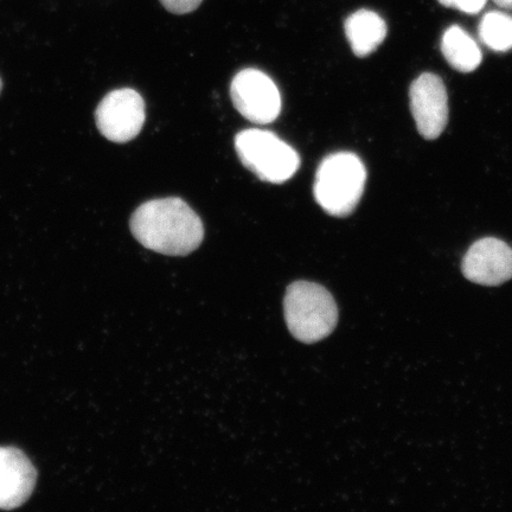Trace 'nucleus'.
<instances>
[{
    "instance_id": "nucleus-1",
    "label": "nucleus",
    "mask_w": 512,
    "mask_h": 512,
    "mask_svg": "<svg viewBox=\"0 0 512 512\" xmlns=\"http://www.w3.org/2000/svg\"><path fill=\"white\" fill-rule=\"evenodd\" d=\"M131 232L139 243L164 255H188L204 238L203 223L181 198H158L134 211Z\"/></svg>"
},
{
    "instance_id": "nucleus-2",
    "label": "nucleus",
    "mask_w": 512,
    "mask_h": 512,
    "mask_svg": "<svg viewBox=\"0 0 512 512\" xmlns=\"http://www.w3.org/2000/svg\"><path fill=\"white\" fill-rule=\"evenodd\" d=\"M284 309L288 330L306 344L330 336L338 322L334 297L324 286L311 281H296L287 287Z\"/></svg>"
},
{
    "instance_id": "nucleus-3",
    "label": "nucleus",
    "mask_w": 512,
    "mask_h": 512,
    "mask_svg": "<svg viewBox=\"0 0 512 512\" xmlns=\"http://www.w3.org/2000/svg\"><path fill=\"white\" fill-rule=\"evenodd\" d=\"M367 182L366 166L354 153L337 152L320 163L316 174L315 198L331 216L354 213Z\"/></svg>"
},
{
    "instance_id": "nucleus-4",
    "label": "nucleus",
    "mask_w": 512,
    "mask_h": 512,
    "mask_svg": "<svg viewBox=\"0 0 512 512\" xmlns=\"http://www.w3.org/2000/svg\"><path fill=\"white\" fill-rule=\"evenodd\" d=\"M235 149L241 163L264 182L283 184L300 166L297 151L270 131L249 128L240 132Z\"/></svg>"
},
{
    "instance_id": "nucleus-5",
    "label": "nucleus",
    "mask_w": 512,
    "mask_h": 512,
    "mask_svg": "<svg viewBox=\"0 0 512 512\" xmlns=\"http://www.w3.org/2000/svg\"><path fill=\"white\" fill-rule=\"evenodd\" d=\"M230 95L236 110L251 123L271 124L281 112L279 89L261 70L248 68L236 74Z\"/></svg>"
},
{
    "instance_id": "nucleus-6",
    "label": "nucleus",
    "mask_w": 512,
    "mask_h": 512,
    "mask_svg": "<svg viewBox=\"0 0 512 512\" xmlns=\"http://www.w3.org/2000/svg\"><path fill=\"white\" fill-rule=\"evenodd\" d=\"M96 126L113 143L131 142L145 123V102L131 88L117 89L101 100L95 112Z\"/></svg>"
},
{
    "instance_id": "nucleus-7",
    "label": "nucleus",
    "mask_w": 512,
    "mask_h": 512,
    "mask_svg": "<svg viewBox=\"0 0 512 512\" xmlns=\"http://www.w3.org/2000/svg\"><path fill=\"white\" fill-rule=\"evenodd\" d=\"M409 98L421 136L427 140L439 138L448 123V100L444 81L432 73L422 74L412 83Z\"/></svg>"
},
{
    "instance_id": "nucleus-8",
    "label": "nucleus",
    "mask_w": 512,
    "mask_h": 512,
    "mask_svg": "<svg viewBox=\"0 0 512 512\" xmlns=\"http://www.w3.org/2000/svg\"><path fill=\"white\" fill-rule=\"evenodd\" d=\"M462 268L472 283L501 285L512 278V248L496 238L478 240L465 254Z\"/></svg>"
},
{
    "instance_id": "nucleus-9",
    "label": "nucleus",
    "mask_w": 512,
    "mask_h": 512,
    "mask_svg": "<svg viewBox=\"0 0 512 512\" xmlns=\"http://www.w3.org/2000/svg\"><path fill=\"white\" fill-rule=\"evenodd\" d=\"M37 472L29 458L15 447H0V509L12 510L28 501Z\"/></svg>"
},
{
    "instance_id": "nucleus-10",
    "label": "nucleus",
    "mask_w": 512,
    "mask_h": 512,
    "mask_svg": "<svg viewBox=\"0 0 512 512\" xmlns=\"http://www.w3.org/2000/svg\"><path fill=\"white\" fill-rule=\"evenodd\" d=\"M352 51L358 57L373 54L387 36V24L380 15L370 10H358L344 24Z\"/></svg>"
},
{
    "instance_id": "nucleus-11",
    "label": "nucleus",
    "mask_w": 512,
    "mask_h": 512,
    "mask_svg": "<svg viewBox=\"0 0 512 512\" xmlns=\"http://www.w3.org/2000/svg\"><path fill=\"white\" fill-rule=\"evenodd\" d=\"M441 50L448 64L460 73L473 72L483 60L477 42L458 25H453L445 31L441 40Z\"/></svg>"
},
{
    "instance_id": "nucleus-12",
    "label": "nucleus",
    "mask_w": 512,
    "mask_h": 512,
    "mask_svg": "<svg viewBox=\"0 0 512 512\" xmlns=\"http://www.w3.org/2000/svg\"><path fill=\"white\" fill-rule=\"evenodd\" d=\"M479 38L497 53L512 49V16L494 11L486 14L479 24Z\"/></svg>"
},
{
    "instance_id": "nucleus-13",
    "label": "nucleus",
    "mask_w": 512,
    "mask_h": 512,
    "mask_svg": "<svg viewBox=\"0 0 512 512\" xmlns=\"http://www.w3.org/2000/svg\"><path fill=\"white\" fill-rule=\"evenodd\" d=\"M488 0H439L446 8L457 9L467 15H476L484 9Z\"/></svg>"
},
{
    "instance_id": "nucleus-14",
    "label": "nucleus",
    "mask_w": 512,
    "mask_h": 512,
    "mask_svg": "<svg viewBox=\"0 0 512 512\" xmlns=\"http://www.w3.org/2000/svg\"><path fill=\"white\" fill-rule=\"evenodd\" d=\"M203 0H160L166 10L175 15H185L195 11Z\"/></svg>"
},
{
    "instance_id": "nucleus-15",
    "label": "nucleus",
    "mask_w": 512,
    "mask_h": 512,
    "mask_svg": "<svg viewBox=\"0 0 512 512\" xmlns=\"http://www.w3.org/2000/svg\"><path fill=\"white\" fill-rule=\"evenodd\" d=\"M494 2L499 6V8L512 10V0H494Z\"/></svg>"
},
{
    "instance_id": "nucleus-16",
    "label": "nucleus",
    "mask_w": 512,
    "mask_h": 512,
    "mask_svg": "<svg viewBox=\"0 0 512 512\" xmlns=\"http://www.w3.org/2000/svg\"><path fill=\"white\" fill-rule=\"evenodd\" d=\"M2 88H3V82H2V79H0V92H2Z\"/></svg>"
}]
</instances>
